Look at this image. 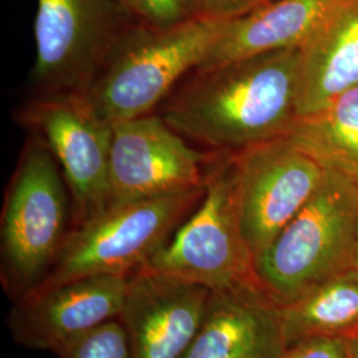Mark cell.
<instances>
[{
    "label": "cell",
    "mask_w": 358,
    "mask_h": 358,
    "mask_svg": "<svg viewBox=\"0 0 358 358\" xmlns=\"http://www.w3.org/2000/svg\"><path fill=\"white\" fill-rule=\"evenodd\" d=\"M301 48L198 68L167 99L164 121L217 153L284 137L297 120Z\"/></svg>",
    "instance_id": "1"
},
{
    "label": "cell",
    "mask_w": 358,
    "mask_h": 358,
    "mask_svg": "<svg viewBox=\"0 0 358 358\" xmlns=\"http://www.w3.org/2000/svg\"><path fill=\"white\" fill-rule=\"evenodd\" d=\"M226 22L192 17L162 28L138 22L117 43L84 96L112 127L152 115L179 80L205 62Z\"/></svg>",
    "instance_id": "2"
},
{
    "label": "cell",
    "mask_w": 358,
    "mask_h": 358,
    "mask_svg": "<svg viewBox=\"0 0 358 358\" xmlns=\"http://www.w3.org/2000/svg\"><path fill=\"white\" fill-rule=\"evenodd\" d=\"M72 230L64 176L38 133L27 140L1 213V284L13 301L47 276Z\"/></svg>",
    "instance_id": "3"
},
{
    "label": "cell",
    "mask_w": 358,
    "mask_h": 358,
    "mask_svg": "<svg viewBox=\"0 0 358 358\" xmlns=\"http://www.w3.org/2000/svg\"><path fill=\"white\" fill-rule=\"evenodd\" d=\"M358 185L325 169L320 186L275 241L256 257L262 289L279 306L353 268Z\"/></svg>",
    "instance_id": "4"
},
{
    "label": "cell",
    "mask_w": 358,
    "mask_h": 358,
    "mask_svg": "<svg viewBox=\"0 0 358 358\" xmlns=\"http://www.w3.org/2000/svg\"><path fill=\"white\" fill-rule=\"evenodd\" d=\"M205 192L206 185L187 192L109 203L71 230L55 264L34 291L90 276L133 273L173 236Z\"/></svg>",
    "instance_id": "5"
},
{
    "label": "cell",
    "mask_w": 358,
    "mask_h": 358,
    "mask_svg": "<svg viewBox=\"0 0 358 358\" xmlns=\"http://www.w3.org/2000/svg\"><path fill=\"white\" fill-rule=\"evenodd\" d=\"M219 154L208 169L198 208L142 266L211 292L259 284L255 257L241 226L234 155Z\"/></svg>",
    "instance_id": "6"
},
{
    "label": "cell",
    "mask_w": 358,
    "mask_h": 358,
    "mask_svg": "<svg viewBox=\"0 0 358 358\" xmlns=\"http://www.w3.org/2000/svg\"><path fill=\"white\" fill-rule=\"evenodd\" d=\"M138 22L115 0H38L31 85L38 94L84 93Z\"/></svg>",
    "instance_id": "7"
},
{
    "label": "cell",
    "mask_w": 358,
    "mask_h": 358,
    "mask_svg": "<svg viewBox=\"0 0 358 358\" xmlns=\"http://www.w3.org/2000/svg\"><path fill=\"white\" fill-rule=\"evenodd\" d=\"M20 122L43 137L62 169L71 196L72 229L110 203L113 127L96 113L84 93L38 94L20 110Z\"/></svg>",
    "instance_id": "8"
},
{
    "label": "cell",
    "mask_w": 358,
    "mask_h": 358,
    "mask_svg": "<svg viewBox=\"0 0 358 358\" xmlns=\"http://www.w3.org/2000/svg\"><path fill=\"white\" fill-rule=\"evenodd\" d=\"M232 155L241 226L256 260L307 205L325 167L285 136Z\"/></svg>",
    "instance_id": "9"
},
{
    "label": "cell",
    "mask_w": 358,
    "mask_h": 358,
    "mask_svg": "<svg viewBox=\"0 0 358 358\" xmlns=\"http://www.w3.org/2000/svg\"><path fill=\"white\" fill-rule=\"evenodd\" d=\"M217 154L195 150L161 115L117 124L109 161L110 203L202 187Z\"/></svg>",
    "instance_id": "10"
},
{
    "label": "cell",
    "mask_w": 358,
    "mask_h": 358,
    "mask_svg": "<svg viewBox=\"0 0 358 358\" xmlns=\"http://www.w3.org/2000/svg\"><path fill=\"white\" fill-rule=\"evenodd\" d=\"M213 292L201 284L141 268L129 275L118 320L130 358H183L199 332Z\"/></svg>",
    "instance_id": "11"
},
{
    "label": "cell",
    "mask_w": 358,
    "mask_h": 358,
    "mask_svg": "<svg viewBox=\"0 0 358 358\" xmlns=\"http://www.w3.org/2000/svg\"><path fill=\"white\" fill-rule=\"evenodd\" d=\"M129 275L83 278L32 291L13 301L8 325L17 344L53 352L69 341L120 317Z\"/></svg>",
    "instance_id": "12"
},
{
    "label": "cell",
    "mask_w": 358,
    "mask_h": 358,
    "mask_svg": "<svg viewBox=\"0 0 358 358\" xmlns=\"http://www.w3.org/2000/svg\"><path fill=\"white\" fill-rule=\"evenodd\" d=\"M287 346L280 306L259 284L213 292L183 358H280Z\"/></svg>",
    "instance_id": "13"
},
{
    "label": "cell",
    "mask_w": 358,
    "mask_h": 358,
    "mask_svg": "<svg viewBox=\"0 0 358 358\" xmlns=\"http://www.w3.org/2000/svg\"><path fill=\"white\" fill-rule=\"evenodd\" d=\"M358 0H271L227 20L198 68L226 64L266 52L303 48ZM196 68V69H198Z\"/></svg>",
    "instance_id": "14"
},
{
    "label": "cell",
    "mask_w": 358,
    "mask_h": 358,
    "mask_svg": "<svg viewBox=\"0 0 358 358\" xmlns=\"http://www.w3.org/2000/svg\"><path fill=\"white\" fill-rule=\"evenodd\" d=\"M358 87V1L301 48L297 118L320 112Z\"/></svg>",
    "instance_id": "15"
},
{
    "label": "cell",
    "mask_w": 358,
    "mask_h": 358,
    "mask_svg": "<svg viewBox=\"0 0 358 358\" xmlns=\"http://www.w3.org/2000/svg\"><path fill=\"white\" fill-rule=\"evenodd\" d=\"M285 346L358 336V269H346L280 306Z\"/></svg>",
    "instance_id": "16"
},
{
    "label": "cell",
    "mask_w": 358,
    "mask_h": 358,
    "mask_svg": "<svg viewBox=\"0 0 358 358\" xmlns=\"http://www.w3.org/2000/svg\"><path fill=\"white\" fill-rule=\"evenodd\" d=\"M325 169L358 185V87L313 115L299 117L285 134Z\"/></svg>",
    "instance_id": "17"
},
{
    "label": "cell",
    "mask_w": 358,
    "mask_h": 358,
    "mask_svg": "<svg viewBox=\"0 0 358 358\" xmlns=\"http://www.w3.org/2000/svg\"><path fill=\"white\" fill-rule=\"evenodd\" d=\"M56 355L59 358H130L128 336L115 319L69 341Z\"/></svg>",
    "instance_id": "18"
},
{
    "label": "cell",
    "mask_w": 358,
    "mask_h": 358,
    "mask_svg": "<svg viewBox=\"0 0 358 358\" xmlns=\"http://www.w3.org/2000/svg\"><path fill=\"white\" fill-rule=\"evenodd\" d=\"M138 19L153 27H171L194 16L190 0H137Z\"/></svg>",
    "instance_id": "19"
},
{
    "label": "cell",
    "mask_w": 358,
    "mask_h": 358,
    "mask_svg": "<svg viewBox=\"0 0 358 358\" xmlns=\"http://www.w3.org/2000/svg\"><path fill=\"white\" fill-rule=\"evenodd\" d=\"M269 0H190L195 17L207 20H232L251 13Z\"/></svg>",
    "instance_id": "20"
},
{
    "label": "cell",
    "mask_w": 358,
    "mask_h": 358,
    "mask_svg": "<svg viewBox=\"0 0 358 358\" xmlns=\"http://www.w3.org/2000/svg\"><path fill=\"white\" fill-rule=\"evenodd\" d=\"M280 358H349L345 340L313 338L285 349Z\"/></svg>",
    "instance_id": "21"
},
{
    "label": "cell",
    "mask_w": 358,
    "mask_h": 358,
    "mask_svg": "<svg viewBox=\"0 0 358 358\" xmlns=\"http://www.w3.org/2000/svg\"><path fill=\"white\" fill-rule=\"evenodd\" d=\"M349 358H358V336L346 341Z\"/></svg>",
    "instance_id": "22"
},
{
    "label": "cell",
    "mask_w": 358,
    "mask_h": 358,
    "mask_svg": "<svg viewBox=\"0 0 358 358\" xmlns=\"http://www.w3.org/2000/svg\"><path fill=\"white\" fill-rule=\"evenodd\" d=\"M115 1H117L118 4H121L122 7H125L134 16H137V0H115Z\"/></svg>",
    "instance_id": "23"
},
{
    "label": "cell",
    "mask_w": 358,
    "mask_h": 358,
    "mask_svg": "<svg viewBox=\"0 0 358 358\" xmlns=\"http://www.w3.org/2000/svg\"><path fill=\"white\" fill-rule=\"evenodd\" d=\"M355 268L358 269V219L357 226H356V238H355V262H353Z\"/></svg>",
    "instance_id": "24"
},
{
    "label": "cell",
    "mask_w": 358,
    "mask_h": 358,
    "mask_svg": "<svg viewBox=\"0 0 358 358\" xmlns=\"http://www.w3.org/2000/svg\"><path fill=\"white\" fill-rule=\"evenodd\" d=\"M269 1H271V0H269Z\"/></svg>",
    "instance_id": "25"
}]
</instances>
